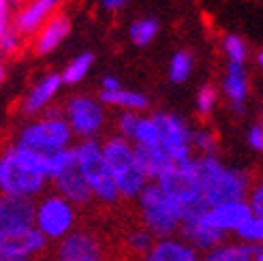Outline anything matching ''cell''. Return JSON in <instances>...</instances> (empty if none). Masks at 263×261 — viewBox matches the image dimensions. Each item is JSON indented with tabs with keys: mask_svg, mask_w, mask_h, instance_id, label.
Returning <instances> with one entry per match:
<instances>
[{
	"mask_svg": "<svg viewBox=\"0 0 263 261\" xmlns=\"http://www.w3.org/2000/svg\"><path fill=\"white\" fill-rule=\"evenodd\" d=\"M195 176L201 199L208 206L244 199L255 184L248 172L225 167L216 156H195Z\"/></svg>",
	"mask_w": 263,
	"mask_h": 261,
	"instance_id": "1",
	"label": "cell"
},
{
	"mask_svg": "<svg viewBox=\"0 0 263 261\" xmlns=\"http://www.w3.org/2000/svg\"><path fill=\"white\" fill-rule=\"evenodd\" d=\"M103 161L107 165V172L114 178V184L118 189V195L122 199H137L141 189L148 184V180L137 169L133 146L122 135L109 137L101 146Z\"/></svg>",
	"mask_w": 263,
	"mask_h": 261,
	"instance_id": "2",
	"label": "cell"
},
{
	"mask_svg": "<svg viewBox=\"0 0 263 261\" xmlns=\"http://www.w3.org/2000/svg\"><path fill=\"white\" fill-rule=\"evenodd\" d=\"M137 203H139V214H141V223L156 240L161 238H174V233H178L180 220H182V208L163 195V191L148 182L137 195Z\"/></svg>",
	"mask_w": 263,
	"mask_h": 261,
	"instance_id": "3",
	"label": "cell"
},
{
	"mask_svg": "<svg viewBox=\"0 0 263 261\" xmlns=\"http://www.w3.org/2000/svg\"><path fill=\"white\" fill-rule=\"evenodd\" d=\"M73 130L64 120L60 107H51L43 114V118L28 122L17 135L15 146L28 148L34 152H56L62 148H71Z\"/></svg>",
	"mask_w": 263,
	"mask_h": 261,
	"instance_id": "4",
	"label": "cell"
},
{
	"mask_svg": "<svg viewBox=\"0 0 263 261\" xmlns=\"http://www.w3.org/2000/svg\"><path fill=\"white\" fill-rule=\"evenodd\" d=\"M73 150H75V167L88 182L95 199H99L101 203H109V206L116 203L120 199V195H118L114 178L109 176L107 165L103 161L101 143L97 139H84Z\"/></svg>",
	"mask_w": 263,
	"mask_h": 261,
	"instance_id": "5",
	"label": "cell"
},
{
	"mask_svg": "<svg viewBox=\"0 0 263 261\" xmlns=\"http://www.w3.org/2000/svg\"><path fill=\"white\" fill-rule=\"evenodd\" d=\"M45 184L47 178L26 163L15 146H9L0 154V193L34 199L45 191Z\"/></svg>",
	"mask_w": 263,
	"mask_h": 261,
	"instance_id": "6",
	"label": "cell"
},
{
	"mask_svg": "<svg viewBox=\"0 0 263 261\" xmlns=\"http://www.w3.org/2000/svg\"><path fill=\"white\" fill-rule=\"evenodd\" d=\"M156 130H159V148L165 152V156L174 165L186 163L193 159L191 148V130L189 124L180 116L169 111H156L150 116Z\"/></svg>",
	"mask_w": 263,
	"mask_h": 261,
	"instance_id": "7",
	"label": "cell"
},
{
	"mask_svg": "<svg viewBox=\"0 0 263 261\" xmlns=\"http://www.w3.org/2000/svg\"><path fill=\"white\" fill-rule=\"evenodd\" d=\"M77 210L60 195H47L36 203L34 227L43 233L45 240H60L75 229Z\"/></svg>",
	"mask_w": 263,
	"mask_h": 261,
	"instance_id": "8",
	"label": "cell"
},
{
	"mask_svg": "<svg viewBox=\"0 0 263 261\" xmlns=\"http://www.w3.org/2000/svg\"><path fill=\"white\" fill-rule=\"evenodd\" d=\"M154 184L163 191L172 201H176L180 208L193 206L201 199L199 184H197L195 176V156L186 163L169 165L165 172L159 174V178L154 180Z\"/></svg>",
	"mask_w": 263,
	"mask_h": 261,
	"instance_id": "9",
	"label": "cell"
},
{
	"mask_svg": "<svg viewBox=\"0 0 263 261\" xmlns=\"http://www.w3.org/2000/svg\"><path fill=\"white\" fill-rule=\"evenodd\" d=\"M62 116L69 122L73 135H80L84 139H92L105 126L103 103L86 95H75L67 99L62 107Z\"/></svg>",
	"mask_w": 263,
	"mask_h": 261,
	"instance_id": "10",
	"label": "cell"
},
{
	"mask_svg": "<svg viewBox=\"0 0 263 261\" xmlns=\"http://www.w3.org/2000/svg\"><path fill=\"white\" fill-rule=\"evenodd\" d=\"M47 240L34 225L22 229H0V255L5 259H30L45 251Z\"/></svg>",
	"mask_w": 263,
	"mask_h": 261,
	"instance_id": "11",
	"label": "cell"
},
{
	"mask_svg": "<svg viewBox=\"0 0 263 261\" xmlns=\"http://www.w3.org/2000/svg\"><path fill=\"white\" fill-rule=\"evenodd\" d=\"M64 0H24V5L9 17V24L24 39H32L36 30L62 9Z\"/></svg>",
	"mask_w": 263,
	"mask_h": 261,
	"instance_id": "12",
	"label": "cell"
},
{
	"mask_svg": "<svg viewBox=\"0 0 263 261\" xmlns=\"http://www.w3.org/2000/svg\"><path fill=\"white\" fill-rule=\"evenodd\" d=\"M71 28H73L71 17L64 11H58L32 36V51L36 56H47L51 51H56L64 43V39L71 34Z\"/></svg>",
	"mask_w": 263,
	"mask_h": 261,
	"instance_id": "13",
	"label": "cell"
},
{
	"mask_svg": "<svg viewBox=\"0 0 263 261\" xmlns=\"http://www.w3.org/2000/svg\"><path fill=\"white\" fill-rule=\"evenodd\" d=\"M251 216H253V212H251V206H248L246 199H233V201H222L216 206H210L203 220L210 227H214L222 233H231Z\"/></svg>",
	"mask_w": 263,
	"mask_h": 261,
	"instance_id": "14",
	"label": "cell"
},
{
	"mask_svg": "<svg viewBox=\"0 0 263 261\" xmlns=\"http://www.w3.org/2000/svg\"><path fill=\"white\" fill-rule=\"evenodd\" d=\"M36 203L32 197L0 193V229H22L34 225Z\"/></svg>",
	"mask_w": 263,
	"mask_h": 261,
	"instance_id": "15",
	"label": "cell"
},
{
	"mask_svg": "<svg viewBox=\"0 0 263 261\" xmlns=\"http://www.w3.org/2000/svg\"><path fill=\"white\" fill-rule=\"evenodd\" d=\"M80 257H105L103 242L95 231H71L64 238H60V244L56 249V261H69Z\"/></svg>",
	"mask_w": 263,
	"mask_h": 261,
	"instance_id": "16",
	"label": "cell"
},
{
	"mask_svg": "<svg viewBox=\"0 0 263 261\" xmlns=\"http://www.w3.org/2000/svg\"><path fill=\"white\" fill-rule=\"evenodd\" d=\"M220 90L231 103V107L238 114H244L246 99H248V92H251V75L246 71V64L227 62L225 75H222V82H220Z\"/></svg>",
	"mask_w": 263,
	"mask_h": 261,
	"instance_id": "17",
	"label": "cell"
},
{
	"mask_svg": "<svg viewBox=\"0 0 263 261\" xmlns=\"http://www.w3.org/2000/svg\"><path fill=\"white\" fill-rule=\"evenodd\" d=\"M60 88H62L60 73H47V75H43L41 80H39L28 90V95L24 97V101H22V114L24 116H36V114L45 111V107L60 92Z\"/></svg>",
	"mask_w": 263,
	"mask_h": 261,
	"instance_id": "18",
	"label": "cell"
},
{
	"mask_svg": "<svg viewBox=\"0 0 263 261\" xmlns=\"http://www.w3.org/2000/svg\"><path fill=\"white\" fill-rule=\"evenodd\" d=\"M178 233H180V240H184L189 246L199 253V251H212L216 246L225 244L227 240V233H222L214 227H210L205 220H189V223H180L178 227Z\"/></svg>",
	"mask_w": 263,
	"mask_h": 261,
	"instance_id": "19",
	"label": "cell"
},
{
	"mask_svg": "<svg viewBox=\"0 0 263 261\" xmlns=\"http://www.w3.org/2000/svg\"><path fill=\"white\" fill-rule=\"evenodd\" d=\"M51 182H54L56 195H60L62 199H67L75 208H86V206H90L92 201H95V195H92V191L88 187V182L84 180V176L77 172V167L60 174Z\"/></svg>",
	"mask_w": 263,
	"mask_h": 261,
	"instance_id": "20",
	"label": "cell"
},
{
	"mask_svg": "<svg viewBox=\"0 0 263 261\" xmlns=\"http://www.w3.org/2000/svg\"><path fill=\"white\" fill-rule=\"evenodd\" d=\"M143 261H199V253L184 240L161 238L143 255Z\"/></svg>",
	"mask_w": 263,
	"mask_h": 261,
	"instance_id": "21",
	"label": "cell"
},
{
	"mask_svg": "<svg viewBox=\"0 0 263 261\" xmlns=\"http://www.w3.org/2000/svg\"><path fill=\"white\" fill-rule=\"evenodd\" d=\"M133 154H135V163H137V169L143 174L148 182H154L159 178L161 172L169 165H174L172 161L165 156V152L156 146V148H148V146H133Z\"/></svg>",
	"mask_w": 263,
	"mask_h": 261,
	"instance_id": "22",
	"label": "cell"
},
{
	"mask_svg": "<svg viewBox=\"0 0 263 261\" xmlns=\"http://www.w3.org/2000/svg\"><path fill=\"white\" fill-rule=\"evenodd\" d=\"M99 101L105 103V105H111V107H120L124 111H143L150 107V101L146 95L135 92V90H126V88H118V90H101L99 92Z\"/></svg>",
	"mask_w": 263,
	"mask_h": 261,
	"instance_id": "23",
	"label": "cell"
},
{
	"mask_svg": "<svg viewBox=\"0 0 263 261\" xmlns=\"http://www.w3.org/2000/svg\"><path fill=\"white\" fill-rule=\"evenodd\" d=\"M73 167H75V150L73 148H62L56 152H41V174L47 180H54Z\"/></svg>",
	"mask_w": 263,
	"mask_h": 261,
	"instance_id": "24",
	"label": "cell"
},
{
	"mask_svg": "<svg viewBox=\"0 0 263 261\" xmlns=\"http://www.w3.org/2000/svg\"><path fill=\"white\" fill-rule=\"evenodd\" d=\"M253 251H255V244L227 242L208 251V255L201 261H253Z\"/></svg>",
	"mask_w": 263,
	"mask_h": 261,
	"instance_id": "25",
	"label": "cell"
},
{
	"mask_svg": "<svg viewBox=\"0 0 263 261\" xmlns=\"http://www.w3.org/2000/svg\"><path fill=\"white\" fill-rule=\"evenodd\" d=\"M161 32V24L156 17H139L130 22L128 26V39L137 47H148Z\"/></svg>",
	"mask_w": 263,
	"mask_h": 261,
	"instance_id": "26",
	"label": "cell"
},
{
	"mask_svg": "<svg viewBox=\"0 0 263 261\" xmlns=\"http://www.w3.org/2000/svg\"><path fill=\"white\" fill-rule=\"evenodd\" d=\"M92 64H95V54H92V51H82L80 56H75L60 73L62 86H75V84L84 82L86 75L92 69Z\"/></svg>",
	"mask_w": 263,
	"mask_h": 261,
	"instance_id": "27",
	"label": "cell"
},
{
	"mask_svg": "<svg viewBox=\"0 0 263 261\" xmlns=\"http://www.w3.org/2000/svg\"><path fill=\"white\" fill-rule=\"evenodd\" d=\"M220 47H222V54L227 56L229 62L246 64L248 58H251V47H248L246 39L240 36V34H235V32H229V34L222 36Z\"/></svg>",
	"mask_w": 263,
	"mask_h": 261,
	"instance_id": "28",
	"label": "cell"
},
{
	"mask_svg": "<svg viewBox=\"0 0 263 261\" xmlns=\"http://www.w3.org/2000/svg\"><path fill=\"white\" fill-rule=\"evenodd\" d=\"M193 67H195V58H193L191 51H186V49L176 51L172 56V60H169V82L184 84L191 77Z\"/></svg>",
	"mask_w": 263,
	"mask_h": 261,
	"instance_id": "29",
	"label": "cell"
},
{
	"mask_svg": "<svg viewBox=\"0 0 263 261\" xmlns=\"http://www.w3.org/2000/svg\"><path fill=\"white\" fill-rule=\"evenodd\" d=\"M130 139H133V146H148V148L159 146V130H156L150 116H139Z\"/></svg>",
	"mask_w": 263,
	"mask_h": 261,
	"instance_id": "30",
	"label": "cell"
},
{
	"mask_svg": "<svg viewBox=\"0 0 263 261\" xmlns=\"http://www.w3.org/2000/svg\"><path fill=\"white\" fill-rule=\"evenodd\" d=\"M240 240H244L246 244H261L263 238V216H251L248 220L233 231Z\"/></svg>",
	"mask_w": 263,
	"mask_h": 261,
	"instance_id": "31",
	"label": "cell"
},
{
	"mask_svg": "<svg viewBox=\"0 0 263 261\" xmlns=\"http://www.w3.org/2000/svg\"><path fill=\"white\" fill-rule=\"evenodd\" d=\"M191 148L199 150L201 156H214V152H216V137H214V133H212V130H208V128L191 130Z\"/></svg>",
	"mask_w": 263,
	"mask_h": 261,
	"instance_id": "32",
	"label": "cell"
},
{
	"mask_svg": "<svg viewBox=\"0 0 263 261\" xmlns=\"http://www.w3.org/2000/svg\"><path fill=\"white\" fill-rule=\"evenodd\" d=\"M216 101H218V92H216V88H214L212 84L201 86V88H199V92H197V99H195L197 114H199L201 118H208V116L214 111Z\"/></svg>",
	"mask_w": 263,
	"mask_h": 261,
	"instance_id": "33",
	"label": "cell"
},
{
	"mask_svg": "<svg viewBox=\"0 0 263 261\" xmlns=\"http://www.w3.org/2000/svg\"><path fill=\"white\" fill-rule=\"evenodd\" d=\"M24 43H26V39L9 24L5 28V32H3V36H0V54L3 56H15L24 49Z\"/></svg>",
	"mask_w": 263,
	"mask_h": 261,
	"instance_id": "34",
	"label": "cell"
},
{
	"mask_svg": "<svg viewBox=\"0 0 263 261\" xmlns=\"http://www.w3.org/2000/svg\"><path fill=\"white\" fill-rule=\"evenodd\" d=\"M152 244H154V236L148 229H135V231H130L126 238V246L135 255H146L152 249Z\"/></svg>",
	"mask_w": 263,
	"mask_h": 261,
	"instance_id": "35",
	"label": "cell"
},
{
	"mask_svg": "<svg viewBox=\"0 0 263 261\" xmlns=\"http://www.w3.org/2000/svg\"><path fill=\"white\" fill-rule=\"evenodd\" d=\"M137 118H139V114H137V111H122L120 116H118V133H120L124 139H130V137H133V130H135Z\"/></svg>",
	"mask_w": 263,
	"mask_h": 261,
	"instance_id": "36",
	"label": "cell"
},
{
	"mask_svg": "<svg viewBox=\"0 0 263 261\" xmlns=\"http://www.w3.org/2000/svg\"><path fill=\"white\" fill-rule=\"evenodd\" d=\"M248 195H251L248 206H251L253 216H263V187H261V182H255L251 187V191H248Z\"/></svg>",
	"mask_w": 263,
	"mask_h": 261,
	"instance_id": "37",
	"label": "cell"
},
{
	"mask_svg": "<svg viewBox=\"0 0 263 261\" xmlns=\"http://www.w3.org/2000/svg\"><path fill=\"white\" fill-rule=\"evenodd\" d=\"M248 143L253 146V150L261 152L263 150V126L261 124H253L248 130Z\"/></svg>",
	"mask_w": 263,
	"mask_h": 261,
	"instance_id": "38",
	"label": "cell"
},
{
	"mask_svg": "<svg viewBox=\"0 0 263 261\" xmlns=\"http://www.w3.org/2000/svg\"><path fill=\"white\" fill-rule=\"evenodd\" d=\"M128 3H130V0H99L101 9H103V11H107V13H118V11H122Z\"/></svg>",
	"mask_w": 263,
	"mask_h": 261,
	"instance_id": "39",
	"label": "cell"
},
{
	"mask_svg": "<svg viewBox=\"0 0 263 261\" xmlns=\"http://www.w3.org/2000/svg\"><path fill=\"white\" fill-rule=\"evenodd\" d=\"M118 88H122V84L114 75H105L101 80V90H107V92H111V90H118Z\"/></svg>",
	"mask_w": 263,
	"mask_h": 261,
	"instance_id": "40",
	"label": "cell"
},
{
	"mask_svg": "<svg viewBox=\"0 0 263 261\" xmlns=\"http://www.w3.org/2000/svg\"><path fill=\"white\" fill-rule=\"evenodd\" d=\"M11 7H13V0H0V17H9Z\"/></svg>",
	"mask_w": 263,
	"mask_h": 261,
	"instance_id": "41",
	"label": "cell"
},
{
	"mask_svg": "<svg viewBox=\"0 0 263 261\" xmlns=\"http://www.w3.org/2000/svg\"><path fill=\"white\" fill-rule=\"evenodd\" d=\"M69 261H107L105 257H80V259H69Z\"/></svg>",
	"mask_w": 263,
	"mask_h": 261,
	"instance_id": "42",
	"label": "cell"
},
{
	"mask_svg": "<svg viewBox=\"0 0 263 261\" xmlns=\"http://www.w3.org/2000/svg\"><path fill=\"white\" fill-rule=\"evenodd\" d=\"M5 77H7V67H5V62L0 60V84L5 82Z\"/></svg>",
	"mask_w": 263,
	"mask_h": 261,
	"instance_id": "43",
	"label": "cell"
},
{
	"mask_svg": "<svg viewBox=\"0 0 263 261\" xmlns=\"http://www.w3.org/2000/svg\"><path fill=\"white\" fill-rule=\"evenodd\" d=\"M255 64H257V67L261 69V64H263V51H261V49H259L257 54H255Z\"/></svg>",
	"mask_w": 263,
	"mask_h": 261,
	"instance_id": "44",
	"label": "cell"
},
{
	"mask_svg": "<svg viewBox=\"0 0 263 261\" xmlns=\"http://www.w3.org/2000/svg\"><path fill=\"white\" fill-rule=\"evenodd\" d=\"M7 26H9V17H0V36H3V32H5Z\"/></svg>",
	"mask_w": 263,
	"mask_h": 261,
	"instance_id": "45",
	"label": "cell"
},
{
	"mask_svg": "<svg viewBox=\"0 0 263 261\" xmlns=\"http://www.w3.org/2000/svg\"><path fill=\"white\" fill-rule=\"evenodd\" d=\"M5 261H30V259H5Z\"/></svg>",
	"mask_w": 263,
	"mask_h": 261,
	"instance_id": "46",
	"label": "cell"
},
{
	"mask_svg": "<svg viewBox=\"0 0 263 261\" xmlns=\"http://www.w3.org/2000/svg\"><path fill=\"white\" fill-rule=\"evenodd\" d=\"M0 261H5V257H3V255H0Z\"/></svg>",
	"mask_w": 263,
	"mask_h": 261,
	"instance_id": "47",
	"label": "cell"
},
{
	"mask_svg": "<svg viewBox=\"0 0 263 261\" xmlns=\"http://www.w3.org/2000/svg\"><path fill=\"white\" fill-rule=\"evenodd\" d=\"M15 3H17V0H13V5H15Z\"/></svg>",
	"mask_w": 263,
	"mask_h": 261,
	"instance_id": "48",
	"label": "cell"
},
{
	"mask_svg": "<svg viewBox=\"0 0 263 261\" xmlns=\"http://www.w3.org/2000/svg\"><path fill=\"white\" fill-rule=\"evenodd\" d=\"M199 261H201V259H199Z\"/></svg>",
	"mask_w": 263,
	"mask_h": 261,
	"instance_id": "49",
	"label": "cell"
}]
</instances>
